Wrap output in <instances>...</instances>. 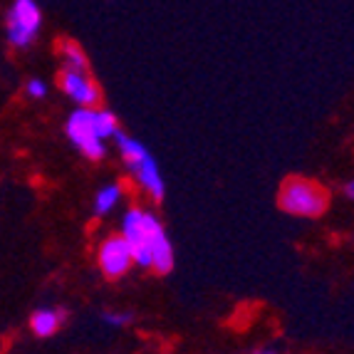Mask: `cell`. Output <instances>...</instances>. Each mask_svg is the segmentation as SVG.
<instances>
[{
    "label": "cell",
    "mask_w": 354,
    "mask_h": 354,
    "mask_svg": "<svg viewBox=\"0 0 354 354\" xmlns=\"http://www.w3.org/2000/svg\"><path fill=\"white\" fill-rule=\"evenodd\" d=\"M119 119L104 106H75L65 122V134L70 144L87 161H102L106 156V144L119 134Z\"/></svg>",
    "instance_id": "obj_1"
},
{
    "label": "cell",
    "mask_w": 354,
    "mask_h": 354,
    "mask_svg": "<svg viewBox=\"0 0 354 354\" xmlns=\"http://www.w3.org/2000/svg\"><path fill=\"white\" fill-rule=\"evenodd\" d=\"M112 142H114V147H117L119 159H122L124 169L129 171L136 189L142 191L149 201H153V203L164 201L166 181H164V176H161V169H159V164H156V159L149 153V149L144 147L139 139L124 134V131H119Z\"/></svg>",
    "instance_id": "obj_2"
},
{
    "label": "cell",
    "mask_w": 354,
    "mask_h": 354,
    "mask_svg": "<svg viewBox=\"0 0 354 354\" xmlns=\"http://www.w3.org/2000/svg\"><path fill=\"white\" fill-rule=\"evenodd\" d=\"M278 206L295 218H319L330 206V194L319 181L307 176H288L278 189Z\"/></svg>",
    "instance_id": "obj_3"
},
{
    "label": "cell",
    "mask_w": 354,
    "mask_h": 354,
    "mask_svg": "<svg viewBox=\"0 0 354 354\" xmlns=\"http://www.w3.org/2000/svg\"><path fill=\"white\" fill-rule=\"evenodd\" d=\"M42 30V10L37 0H12L6 15V37L15 50H28L35 45Z\"/></svg>",
    "instance_id": "obj_4"
},
{
    "label": "cell",
    "mask_w": 354,
    "mask_h": 354,
    "mask_svg": "<svg viewBox=\"0 0 354 354\" xmlns=\"http://www.w3.org/2000/svg\"><path fill=\"white\" fill-rule=\"evenodd\" d=\"M134 263L144 270H153L159 275H166V272L174 270V245L171 238L166 233L161 218L153 213L151 221H149V233L144 245L134 250Z\"/></svg>",
    "instance_id": "obj_5"
},
{
    "label": "cell",
    "mask_w": 354,
    "mask_h": 354,
    "mask_svg": "<svg viewBox=\"0 0 354 354\" xmlns=\"http://www.w3.org/2000/svg\"><path fill=\"white\" fill-rule=\"evenodd\" d=\"M97 268L106 280H119L124 278L127 272L136 266L134 263V248L129 245L127 238H122L119 233H112L100 241L97 245Z\"/></svg>",
    "instance_id": "obj_6"
},
{
    "label": "cell",
    "mask_w": 354,
    "mask_h": 354,
    "mask_svg": "<svg viewBox=\"0 0 354 354\" xmlns=\"http://www.w3.org/2000/svg\"><path fill=\"white\" fill-rule=\"evenodd\" d=\"M59 89L75 106H100L102 89L89 72H59Z\"/></svg>",
    "instance_id": "obj_7"
},
{
    "label": "cell",
    "mask_w": 354,
    "mask_h": 354,
    "mask_svg": "<svg viewBox=\"0 0 354 354\" xmlns=\"http://www.w3.org/2000/svg\"><path fill=\"white\" fill-rule=\"evenodd\" d=\"M62 325H65V310H62V307L42 305L30 315V332H32L37 339H50V337H55L62 330Z\"/></svg>",
    "instance_id": "obj_8"
},
{
    "label": "cell",
    "mask_w": 354,
    "mask_h": 354,
    "mask_svg": "<svg viewBox=\"0 0 354 354\" xmlns=\"http://www.w3.org/2000/svg\"><path fill=\"white\" fill-rule=\"evenodd\" d=\"M124 196L127 189L122 181H109L104 186H100L92 198V213H95L97 218H106V216H112L122 203H124Z\"/></svg>",
    "instance_id": "obj_9"
},
{
    "label": "cell",
    "mask_w": 354,
    "mask_h": 354,
    "mask_svg": "<svg viewBox=\"0 0 354 354\" xmlns=\"http://www.w3.org/2000/svg\"><path fill=\"white\" fill-rule=\"evenodd\" d=\"M57 57L62 62V70H72V72H87V55L80 48V42L75 40H62L57 48Z\"/></svg>",
    "instance_id": "obj_10"
},
{
    "label": "cell",
    "mask_w": 354,
    "mask_h": 354,
    "mask_svg": "<svg viewBox=\"0 0 354 354\" xmlns=\"http://www.w3.org/2000/svg\"><path fill=\"white\" fill-rule=\"evenodd\" d=\"M131 319H134V315L127 313V310H106V313H102V322H104L106 327H114V330L127 327Z\"/></svg>",
    "instance_id": "obj_11"
},
{
    "label": "cell",
    "mask_w": 354,
    "mask_h": 354,
    "mask_svg": "<svg viewBox=\"0 0 354 354\" xmlns=\"http://www.w3.org/2000/svg\"><path fill=\"white\" fill-rule=\"evenodd\" d=\"M48 82L45 80H40V77H30L28 82H25V97H30V100H35V102H40V100H45L48 97Z\"/></svg>",
    "instance_id": "obj_12"
},
{
    "label": "cell",
    "mask_w": 354,
    "mask_h": 354,
    "mask_svg": "<svg viewBox=\"0 0 354 354\" xmlns=\"http://www.w3.org/2000/svg\"><path fill=\"white\" fill-rule=\"evenodd\" d=\"M248 354H280V347L278 344H258V347H253Z\"/></svg>",
    "instance_id": "obj_13"
},
{
    "label": "cell",
    "mask_w": 354,
    "mask_h": 354,
    "mask_svg": "<svg viewBox=\"0 0 354 354\" xmlns=\"http://www.w3.org/2000/svg\"><path fill=\"white\" fill-rule=\"evenodd\" d=\"M342 196L347 198V201H354V178H349V181L342 183Z\"/></svg>",
    "instance_id": "obj_14"
}]
</instances>
